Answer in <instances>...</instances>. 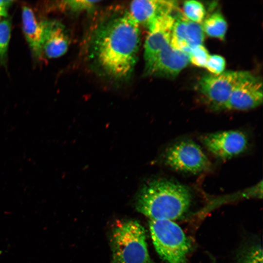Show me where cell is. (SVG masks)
I'll list each match as a JSON object with an SVG mask.
<instances>
[{
    "label": "cell",
    "instance_id": "obj_1",
    "mask_svg": "<svg viewBox=\"0 0 263 263\" xmlns=\"http://www.w3.org/2000/svg\"><path fill=\"white\" fill-rule=\"evenodd\" d=\"M140 45L139 25L127 12L98 28L92 38L91 53L104 73L123 79L134 69Z\"/></svg>",
    "mask_w": 263,
    "mask_h": 263
},
{
    "label": "cell",
    "instance_id": "obj_2",
    "mask_svg": "<svg viewBox=\"0 0 263 263\" xmlns=\"http://www.w3.org/2000/svg\"><path fill=\"white\" fill-rule=\"evenodd\" d=\"M189 188L182 184L165 179L145 184L135 200L137 210L150 220L173 221L181 218L190 206Z\"/></svg>",
    "mask_w": 263,
    "mask_h": 263
},
{
    "label": "cell",
    "instance_id": "obj_3",
    "mask_svg": "<svg viewBox=\"0 0 263 263\" xmlns=\"http://www.w3.org/2000/svg\"><path fill=\"white\" fill-rule=\"evenodd\" d=\"M111 263H153L149 254L146 231L135 220L119 223L111 237Z\"/></svg>",
    "mask_w": 263,
    "mask_h": 263
},
{
    "label": "cell",
    "instance_id": "obj_4",
    "mask_svg": "<svg viewBox=\"0 0 263 263\" xmlns=\"http://www.w3.org/2000/svg\"><path fill=\"white\" fill-rule=\"evenodd\" d=\"M150 235L158 255L168 263H186L191 243L182 228L172 221L150 220Z\"/></svg>",
    "mask_w": 263,
    "mask_h": 263
},
{
    "label": "cell",
    "instance_id": "obj_5",
    "mask_svg": "<svg viewBox=\"0 0 263 263\" xmlns=\"http://www.w3.org/2000/svg\"><path fill=\"white\" fill-rule=\"evenodd\" d=\"M165 164L172 169L196 174L208 170L210 162L195 142L185 140L170 146L164 155Z\"/></svg>",
    "mask_w": 263,
    "mask_h": 263
},
{
    "label": "cell",
    "instance_id": "obj_6",
    "mask_svg": "<svg viewBox=\"0 0 263 263\" xmlns=\"http://www.w3.org/2000/svg\"><path fill=\"white\" fill-rule=\"evenodd\" d=\"M246 72L227 71L219 75H204L198 82V89L212 109L224 110L233 90Z\"/></svg>",
    "mask_w": 263,
    "mask_h": 263
},
{
    "label": "cell",
    "instance_id": "obj_7",
    "mask_svg": "<svg viewBox=\"0 0 263 263\" xmlns=\"http://www.w3.org/2000/svg\"><path fill=\"white\" fill-rule=\"evenodd\" d=\"M201 141L208 151L222 160L229 159L241 154L248 146L246 134L235 130L204 134L201 137Z\"/></svg>",
    "mask_w": 263,
    "mask_h": 263
},
{
    "label": "cell",
    "instance_id": "obj_8",
    "mask_svg": "<svg viewBox=\"0 0 263 263\" xmlns=\"http://www.w3.org/2000/svg\"><path fill=\"white\" fill-rule=\"evenodd\" d=\"M263 83L261 79L249 72L237 83L224 110L246 111L263 103Z\"/></svg>",
    "mask_w": 263,
    "mask_h": 263
},
{
    "label": "cell",
    "instance_id": "obj_9",
    "mask_svg": "<svg viewBox=\"0 0 263 263\" xmlns=\"http://www.w3.org/2000/svg\"><path fill=\"white\" fill-rule=\"evenodd\" d=\"M174 22V16L167 15L158 18L148 27L144 44L145 71L150 67L162 49L170 42Z\"/></svg>",
    "mask_w": 263,
    "mask_h": 263
},
{
    "label": "cell",
    "instance_id": "obj_10",
    "mask_svg": "<svg viewBox=\"0 0 263 263\" xmlns=\"http://www.w3.org/2000/svg\"><path fill=\"white\" fill-rule=\"evenodd\" d=\"M189 63L188 55L174 49L169 42L162 49L145 72L150 75L174 78Z\"/></svg>",
    "mask_w": 263,
    "mask_h": 263
},
{
    "label": "cell",
    "instance_id": "obj_11",
    "mask_svg": "<svg viewBox=\"0 0 263 263\" xmlns=\"http://www.w3.org/2000/svg\"><path fill=\"white\" fill-rule=\"evenodd\" d=\"M39 23L42 29L43 55L49 58H54L65 54L70 40L64 25L55 19L43 20Z\"/></svg>",
    "mask_w": 263,
    "mask_h": 263
},
{
    "label": "cell",
    "instance_id": "obj_12",
    "mask_svg": "<svg viewBox=\"0 0 263 263\" xmlns=\"http://www.w3.org/2000/svg\"><path fill=\"white\" fill-rule=\"evenodd\" d=\"M177 5L174 0H136L130 4L129 12L139 25L148 28L158 18L172 14Z\"/></svg>",
    "mask_w": 263,
    "mask_h": 263
},
{
    "label": "cell",
    "instance_id": "obj_13",
    "mask_svg": "<svg viewBox=\"0 0 263 263\" xmlns=\"http://www.w3.org/2000/svg\"><path fill=\"white\" fill-rule=\"evenodd\" d=\"M22 30L26 40L33 54L38 58L43 56L42 29L32 10L24 6L22 9Z\"/></svg>",
    "mask_w": 263,
    "mask_h": 263
},
{
    "label": "cell",
    "instance_id": "obj_14",
    "mask_svg": "<svg viewBox=\"0 0 263 263\" xmlns=\"http://www.w3.org/2000/svg\"><path fill=\"white\" fill-rule=\"evenodd\" d=\"M203 31L207 36L224 40L227 31V22L220 12H215L203 21Z\"/></svg>",
    "mask_w": 263,
    "mask_h": 263
},
{
    "label": "cell",
    "instance_id": "obj_15",
    "mask_svg": "<svg viewBox=\"0 0 263 263\" xmlns=\"http://www.w3.org/2000/svg\"><path fill=\"white\" fill-rule=\"evenodd\" d=\"M184 16L188 20L200 24L204 20L206 11L203 4L199 1L191 0L183 4Z\"/></svg>",
    "mask_w": 263,
    "mask_h": 263
},
{
    "label": "cell",
    "instance_id": "obj_16",
    "mask_svg": "<svg viewBox=\"0 0 263 263\" xmlns=\"http://www.w3.org/2000/svg\"><path fill=\"white\" fill-rule=\"evenodd\" d=\"M204 37V32L202 25L188 19L187 42L188 46L191 48L194 46L203 45Z\"/></svg>",
    "mask_w": 263,
    "mask_h": 263
},
{
    "label": "cell",
    "instance_id": "obj_17",
    "mask_svg": "<svg viewBox=\"0 0 263 263\" xmlns=\"http://www.w3.org/2000/svg\"><path fill=\"white\" fill-rule=\"evenodd\" d=\"M99 2V0H63L59 5L72 12L79 13L93 11Z\"/></svg>",
    "mask_w": 263,
    "mask_h": 263
},
{
    "label": "cell",
    "instance_id": "obj_18",
    "mask_svg": "<svg viewBox=\"0 0 263 263\" xmlns=\"http://www.w3.org/2000/svg\"><path fill=\"white\" fill-rule=\"evenodd\" d=\"M11 32V23L9 19L0 21V61L5 60Z\"/></svg>",
    "mask_w": 263,
    "mask_h": 263
},
{
    "label": "cell",
    "instance_id": "obj_19",
    "mask_svg": "<svg viewBox=\"0 0 263 263\" xmlns=\"http://www.w3.org/2000/svg\"><path fill=\"white\" fill-rule=\"evenodd\" d=\"M188 55L189 62L196 66L205 67L210 55L206 47L200 45L191 47Z\"/></svg>",
    "mask_w": 263,
    "mask_h": 263
},
{
    "label": "cell",
    "instance_id": "obj_20",
    "mask_svg": "<svg viewBox=\"0 0 263 263\" xmlns=\"http://www.w3.org/2000/svg\"><path fill=\"white\" fill-rule=\"evenodd\" d=\"M263 251L260 245L249 247L240 258V263H263Z\"/></svg>",
    "mask_w": 263,
    "mask_h": 263
},
{
    "label": "cell",
    "instance_id": "obj_21",
    "mask_svg": "<svg viewBox=\"0 0 263 263\" xmlns=\"http://www.w3.org/2000/svg\"><path fill=\"white\" fill-rule=\"evenodd\" d=\"M225 67V58L218 55H209L205 68L213 75H219L224 72Z\"/></svg>",
    "mask_w": 263,
    "mask_h": 263
},
{
    "label": "cell",
    "instance_id": "obj_22",
    "mask_svg": "<svg viewBox=\"0 0 263 263\" xmlns=\"http://www.w3.org/2000/svg\"><path fill=\"white\" fill-rule=\"evenodd\" d=\"M13 1L12 0H0V16L6 17L8 15V9Z\"/></svg>",
    "mask_w": 263,
    "mask_h": 263
},
{
    "label": "cell",
    "instance_id": "obj_23",
    "mask_svg": "<svg viewBox=\"0 0 263 263\" xmlns=\"http://www.w3.org/2000/svg\"><path fill=\"white\" fill-rule=\"evenodd\" d=\"M1 18V17L0 16V19Z\"/></svg>",
    "mask_w": 263,
    "mask_h": 263
}]
</instances>
